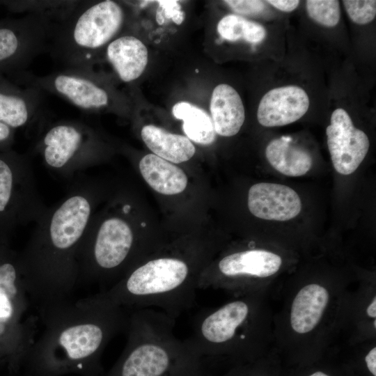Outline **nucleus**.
Masks as SVG:
<instances>
[{
	"instance_id": "17",
	"label": "nucleus",
	"mask_w": 376,
	"mask_h": 376,
	"mask_svg": "<svg viewBox=\"0 0 376 376\" xmlns=\"http://www.w3.org/2000/svg\"><path fill=\"white\" fill-rule=\"evenodd\" d=\"M309 97L298 86H285L269 90L261 98L257 118L264 127H279L300 119L308 111Z\"/></svg>"
},
{
	"instance_id": "6",
	"label": "nucleus",
	"mask_w": 376,
	"mask_h": 376,
	"mask_svg": "<svg viewBox=\"0 0 376 376\" xmlns=\"http://www.w3.org/2000/svg\"><path fill=\"white\" fill-rule=\"evenodd\" d=\"M189 260L176 254L155 257L138 263L104 292L129 311L159 308L176 319L196 304L201 275Z\"/></svg>"
},
{
	"instance_id": "8",
	"label": "nucleus",
	"mask_w": 376,
	"mask_h": 376,
	"mask_svg": "<svg viewBox=\"0 0 376 376\" xmlns=\"http://www.w3.org/2000/svg\"><path fill=\"white\" fill-rule=\"evenodd\" d=\"M125 19L115 1H79L66 17L55 22L48 52L63 68H93Z\"/></svg>"
},
{
	"instance_id": "5",
	"label": "nucleus",
	"mask_w": 376,
	"mask_h": 376,
	"mask_svg": "<svg viewBox=\"0 0 376 376\" xmlns=\"http://www.w3.org/2000/svg\"><path fill=\"white\" fill-rule=\"evenodd\" d=\"M175 319L154 308L130 311L127 338L118 359L104 376H195L203 360L187 339L174 334Z\"/></svg>"
},
{
	"instance_id": "26",
	"label": "nucleus",
	"mask_w": 376,
	"mask_h": 376,
	"mask_svg": "<svg viewBox=\"0 0 376 376\" xmlns=\"http://www.w3.org/2000/svg\"><path fill=\"white\" fill-rule=\"evenodd\" d=\"M306 8L308 16L322 26L334 27L339 22L340 9L338 1L308 0Z\"/></svg>"
},
{
	"instance_id": "18",
	"label": "nucleus",
	"mask_w": 376,
	"mask_h": 376,
	"mask_svg": "<svg viewBox=\"0 0 376 376\" xmlns=\"http://www.w3.org/2000/svg\"><path fill=\"white\" fill-rule=\"evenodd\" d=\"M105 54L118 77L124 82L129 83L139 78L148 64L146 46L132 35L115 38L106 47Z\"/></svg>"
},
{
	"instance_id": "12",
	"label": "nucleus",
	"mask_w": 376,
	"mask_h": 376,
	"mask_svg": "<svg viewBox=\"0 0 376 376\" xmlns=\"http://www.w3.org/2000/svg\"><path fill=\"white\" fill-rule=\"evenodd\" d=\"M47 208L29 158L25 155L0 154V216L7 214L12 222L36 223Z\"/></svg>"
},
{
	"instance_id": "32",
	"label": "nucleus",
	"mask_w": 376,
	"mask_h": 376,
	"mask_svg": "<svg viewBox=\"0 0 376 376\" xmlns=\"http://www.w3.org/2000/svg\"><path fill=\"white\" fill-rule=\"evenodd\" d=\"M256 366H244L228 373L227 376H258Z\"/></svg>"
},
{
	"instance_id": "35",
	"label": "nucleus",
	"mask_w": 376,
	"mask_h": 376,
	"mask_svg": "<svg viewBox=\"0 0 376 376\" xmlns=\"http://www.w3.org/2000/svg\"><path fill=\"white\" fill-rule=\"evenodd\" d=\"M195 376H204L203 374H199V375H195Z\"/></svg>"
},
{
	"instance_id": "23",
	"label": "nucleus",
	"mask_w": 376,
	"mask_h": 376,
	"mask_svg": "<svg viewBox=\"0 0 376 376\" xmlns=\"http://www.w3.org/2000/svg\"><path fill=\"white\" fill-rule=\"evenodd\" d=\"M172 113L182 121L183 131L190 141L209 145L215 140L212 119L201 108L187 102H179L173 107Z\"/></svg>"
},
{
	"instance_id": "22",
	"label": "nucleus",
	"mask_w": 376,
	"mask_h": 376,
	"mask_svg": "<svg viewBox=\"0 0 376 376\" xmlns=\"http://www.w3.org/2000/svg\"><path fill=\"white\" fill-rule=\"evenodd\" d=\"M265 155L275 170L287 176H301L313 164V158L307 150L284 136L272 140L267 146Z\"/></svg>"
},
{
	"instance_id": "3",
	"label": "nucleus",
	"mask_w": 376,
	"mask_h": 376,
	"mask_svg": "<svg viewBox=\"0 0 376 376\" xmlns=\"http://www.w3.org/2000/svg\"><path fill=\"white\" fill-rule=\"evenodd\" d=\"M351 281L335 274L293 277L272 295L274 350L295 359L318 358L336 345L340 308Z\"/></svg>"
},
{
	"instance_id": "4",
	"label": "nucleus",
	"mask_w": 376,
	"mask_h": 376,
	"mask_svg": "<svg viewBox=\"0 0 376 376\" xmlns=\"http://www.w3.org/2000/svg\"><path fill=\"white\" fill-rule=\"evenodd\" d=\"M271 293L239 297L194 316L187 338L204 361L226 357L253 362L274 349V311Z\"/></svg>"
},
{
	"instance_id": "20",
	"label": "nucleus",
	"mask_w": 376,
	"mask_h": 376,
	"mask_svg": "<svg viewBox=\"0 0 376 376\" xmlns=\"http://www.w3.org/2000/svg\"><path fill=\"white\" fill-rule=\"evenodd\" d=\"M139 169L150 187L162 194H178L187 187V177L184 171L154 154L143 156L139 162Z\"/></svg>"
},
{
	"instance_id": "27",
	"label": "nucleus",
	"mask_w": 376,
	"mask_h": 376,
	"mask_svg": "<svg viewBox=\"0 0 376 376\" xmlns=\"http://www.w3.org/2000/svg\"><path fill=\"white\" fill-rule=\"evenodd\" d=\"M343 3L350 19L356 24H368L376 16L375 0H344Z\"/></svg>"
},
{
	"instance_id": "14",
	"label": "nucleus",
	"mask_w": 376,
	"mask_h": 376,
	"mask_svg": "<svg viewBox=\"0 0 376 376\" xmlns=\"http://www.w3.org/2000/svg\"><path fill=\"white\" fill-rule=\"evenodd\" d=\"M42 92L19 84L0 72V123L12 129L29 128L36 134L48 120Z\"/></svg>"
},
{
	"instance_id": "24",
	"label": "nucleus",
	"mask_w": 376,
	"mask_h": 376,
	"mask_svg": "<svg viewBox=\"0 0 376 376\" xmlns=\"http://www.w3.org/2000/svg\"><path fill=\"white\" fill-rule=\"evenodd\" d=\"M217 29L223 39L233 42L244 40L249 43L258 44L266 36V30L263 25L234 14L222 17Z\"/></svg>"
},
{
	"instance_id": "21",
	"label": "nucleus",
	"mask_w": 376,
	"mask_h": 376,
	"mask_svg": "<svg viewBox=\"0 0 376 376\" xmlns=\"http://www.w3.org/2000/svg\"><path fill=\"white\" fill-rule=\"evenodd\" d=\"M141 137L154 155L173 164L188 161L196 152L194 144L187 136L152 125L141 128Z\"/></svg>"
},
{
	"instance_id": "11",
	"label": "nucleus",
	"mask_w": 376,
	"mask_h": 376,
	"mask_svg": "<svg viewBox=\"0 0 376 376\" xmlns=\"http://www.w3.org/2000/svg\"><path fill=\"white\" fill-rule=\"evenodd\" d=\"M54 23L36 13L0 20V72L24 71L38 55L48 52Z\"/></svg>"
},
{
	"instance_id": "16",
	"label": "nucleus",
	"mask_w": 376,
	"mask_h": 376,
	"mask_svg": "<svg viewBox=\"0 0 376 376\" xmlns=\"http://www.w3.org/2000/svg\"><path fill=\"white\" fill-rule=\"evenodd\" d=\"M248 207L255 217L274 221H288L297 217L301 209L297 193L286 185L259 182L248 193Z\"/></svg>"
},
{
	"instance_id": "7",
	"label": "nucleus",
	"mask_w": 376,
	"mask_h": 376,
	"mask_svg": "<svg viewBox=\"0 0 376 376\" xmlns=\"http://www.w3.org/2000/svg\"><path fill=\"white\" fill-rule=\"evenodd\" d=\"M132 209L121 203L119 214H93L77 253V284H97L105 291L135 266L136 236L126 217Z\"/></svg>"
},
{
	"instance_id": "2",
	"label": "nucleus",
	"mask_w": 376,
	"mask_h": 376,
	"mask_svg": "<svg viewBox=\"0 0 376 376\" xmlns=\"http://www.w3.org/2000/svg\"><path fill=\"white\" fill-rule=\"evenodd\" d=\"M130 311L104 292L38 311L43 329L26 357L30 376H102L103 352L125 331Z\"/></svg>"
},
{
	"instance_id": "19",
	"label": "nucleus",
	"mask_w": 376,
	"mask_h": 376,
	"mask_svg": "<svg viewBox=\"0 0 376 376\" xmlns=\"http://www.w3.org/2000/svg\"><path fill=\"white\" fill-rule=\"evenodd\" d=\"M210 109L215 133L222 136L238 133L244 122L245 111L242 99L233 86L217 85L212 93Z\"/></svg>"
},
{
	"instance_id": "13",
	"label": "nucleus",
	"mask_w": 376,
	"mask_h": 376,
	"mask_svg": "<svg viewBox=\"0 0 376 376\" xmlns=\"http://www.w3.org/2000/svg\"><path fill=\"white\" fill-rule=\"evenodd\" d=\"M350 283L340 308L336 346L376 339L375 281L363 279L355 287Z\"/></svg>"
},
{
	"instance_id": "33",
	"label": "nucleus",
	"mask_w": 376,
	"mask_h": 376,
	"mask_svg": "<svg viewBox=\"0 0 376 376\" xmlns=\"http://www.w3.org/2000/svg\"><path fill=\"white\" fill-rule=\"evenodd\" d=\"M307 376H332L329 373H327L322 370H317L313 372H311Z\"/></svg>"
},
{
	"instance_id": "25",
	"label": "nucleus",
	"mask_w": 376,
	"mask_h": 376,
	"mask_svg": "<svg viewBox=\"0 0 376 376\" xmlns=\"http://www.w3.org/2000/svg\"><path fill=\"white\" fill-rule=\"evenodd\" d=\"M79 1H3L11 12L36 13L45 15L54 22L66 17Z\"/></svg>"
},
{
	"instance_id": "10",
	"label": "nucleus",
	"mask_w": 376,
	"mask_h": 376,
	"mask_svg": "<svg viewBox=\"0 0 376 376\" xmlns=\"http://www.w3.org/2000/svg\"><path fill=\"white\" fill-rule=\"evenodd\" d=\"M284 266L285 259L280 253L257 247L239 249L224 255L203 271L198 289L221 290L233 297L272 294L274 279Z\"/></svg>"
},
{
	"instance_id": "1",
	"label": "nucleus",
	"mask_w": 376,
	"mask_h": 376,
	"mask_svg": "<svg viewBox=\"0 0 376 376\" xmlns=\"http://www.w3.org/2000/svg\"><path fill=\"white\" fill-rule=\"evenodd\" d=\"M99 198L95 182L78 177L36 223L20 260L26 292L38 311L70 299L77 285V251Z\"/></svg>"
},
{
	"instance_id": "34",
	"label": "nucleus",
	"mask_w": 376,
	"mask_h": 376,
	"mask_svg": "<svg viewBox=\"0 0 376 376\" xmlns=\"http://www.w3.org/2000/svg\"><path fill=\"white\" fill-rule=\"evenodd\" d=\"M7 329V324L0 322V336H3Z\"/></svg>"
},
{
	"instance_id": "31",
	"label": "nucleus",
	"mask_w": 376,
	"mask_h": 376,
	"mask_svg": "<svg viewBox=\"0 0 376 376\" xmlns=\"http://www.w3.org/2000/svg\"><path fill=\"white\" fill-rule=\"evenodd\" d=\"M13 129L0 123V149L10 146L13 140Z\"/></svg>"
},
{
	"instance_id": "36",
	"label": "nucleus",
	"mask_w": 376,
	"mask_h": 376,
	"mask_svg": "<svg viewBox=\"0 0 376 376\" xmlns=\"http://www.w3.org/2000/svg\"><path fill=\"white\" fill-rule=\"evenodd\" d=\"M2 2H3V1H0V4H2Z\"/></svg>"
},
{
	"instance_id": "9",
	"label": "nucleus",
	"mask_w": 376,
	"mask_h": 376,
	"mask_svg": "<svg viewBox=\"0 0 376 376\" xmlns=\"http://www.w3.org/2000/svg\"><path fill=\"white\" fill-rule=\"evenodd\" d=\"M33 151L50 171L71 178L101 160L106 145L86 122L47 120L36 134Z\"/></svg>"
},
{
	"instance_id": "30",
	"label": "nucleus",
	"mask_w": 376,
	"mask_h": 376,
	"mask_svg": "<svg viewBox=\"0 0 376 376\" xmlns=\"http://www.w3.org/2000/svg\"><path fill=\"white\" fill-rule=\"evenodd\" d=\"M296 0H268L267 3L283 12H291L295 10L299 4Z\"/></svg>"
},
{
	"instance_id": "29",
	"label": "nucleus",
	"mask_w": 376,
	"mask_h": 376,
	"mask_svg": "<svg viewBox=\"0 0 376 376\" xmlns=\"http://www.w3.org/2000/svg\"><path fill=\"white\" fill-rule=\"evenodd\" d=\"M167 19H171L176 24H181L184 21L185 14L177 1H157Z\"/></svg>"
},
{
	"instance_id": "15",
	"label": "nucleus",
	"mask_w": 376,
	"mask_h": 376,
	"mask_svg": "<svg viewBox=\"0 0 376 376\" xmlns=\"http://www.w3.org/2000/svg\"><path fill=\"white\" fill-rule=\"evenodd\" d=\"M327 146L336 171L350 175L359 166L369 150L366 133L356 128L348 113L342 108L335 109L326 130Z\"/></svg>"
},
{
	"instance_id": "28",
	"label": "nucleus",
	"mask_w": 376,
	"mask_h": 376,
	"mask_svg": "<svg viewBox=\"0 0 376 376\" xmlns=\"http://www.w3.org/2000/svg\"><path fill=\"white\" fill-rule=\"evenodd\" d=\"M224 2L235 13L244 15H256L265 8L263 1L256 0H227Z\"/></svg>"
}]
</instances>
